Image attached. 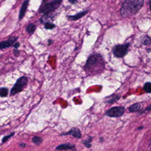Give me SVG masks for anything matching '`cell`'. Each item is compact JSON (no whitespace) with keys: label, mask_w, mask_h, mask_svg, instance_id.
I'll use <instances>...</instances> for the list:
<instances>
[{"label":"cell","mask_w":151,"mask_h":151,"mask_svg":"<svg viewBox=\"0 0 151 151\" xmlns=\"http://www.w3.org/2000/svg\"><path fill=\"white\" fill-rule=\"evenodd\" d=\"M19 45H20V44L19 42H15V44L13 45V47L15 49H18V48L19 47Z\"/></svg>","instance_id":"603a6c76"},{"label":"cell","mask_w":151,"mask_h":151,"mask_svg":"<svg viewBox=\"0 0 151 151\" xmlns=\"http://www.w3.org/2000/svg\"><path fill=\"white\" fill-rule=\"evenodd\" d=\"M8 94V89L6 87H1L0 88L1 97H6Z\"/></svg>","instance_id":"ac0fdd59"},{"label":"cell","mask_w":151,"mask_h":151,"mask_svg":"<svg viewBox=\"0 0 151 151\" xmlns=\"http://www.w3.org/2000/svg\"><path fill=\"white\" fill-rule=\"evenodd\" d=\"M68 2H70L71 4H76V3H77V2H78V1H73V0H69L68 1Z\"/></svg>","instance_id":"d4e9b609"},{"label":"cell","mask_w":151,"mask_h":151,"mask_svg":"<svg viewBox=\"0 0 151 151\" xmlns=\"http://www.w3.org/2000/svg\"><path fill=\"white\" fill-rule=\"evenodd\" d=\"M105 63L103 57L100 54H93L88 58L85 65L84 70L88 74H98L104 68Z\"/></svg>","instance_id":"6da1fadb"},{"label":"cell","mask_w":151,"mask_h":151,"mask_svg":"<svg viewBox=\"0 0 151 151\" xmlns=\"http://www.w3.org/2000/svg\"><path fill=\"white\" fill-rule=\"evenodd\" d=\"M32 141L34 143H35L37 145H40L42 142V139L40 137V136H35L32 137Z\"/></svg>","instance_id":"e0dca14e"},{"label":"cell","mask_w":151,"mask_h":151,"mask_svg":"<svg viewBox=\"0 0 151 151\" xmlns=\"http://www.w3.org/2000/svg\"><path fill=\"white\" fill-rule=\"evenodd\" d=\"M25 146H26L25 143H21V144H19V146L21 147H25Z\"/></svg>","instance_id":"484cf974"},{"label":"cell","mask_w":151,"mask_h":151,"mask_svg":"<svg viewBox=\"0 0 151 151\" xmlns=\"http://www.w3.org/2000/svg\"><path fill=\"white\" fill-rule=\"evenodd\" d=\"M150 11H151V4H150Z\"/></svg>","instance_id":"f546056e"},{"label":"cell","mask_w":151,"mask_h":151,"mask_svg":"<svg viewBox=\"0 0 151 151\" xmlns=\"http://www.w3.org/2000/svg\"><path fill=\"white\" fill-rule=\"evenodd\" d=\"M88 12V10L86 11H83L77 13L76 15H68V18L70 20H72V21H75V20H77L78 19H80L81 18H82L83 16H84Z\"/></svg>","instance_id":"8fae6325"},{"label":"cell","mask_w":151,"mask_h":151,"mask_svg":"<svg viewBox=\"0 0 151 151\" xmlns=\"http://www.w3.org/2000/svg\"><path fill=\"white\" fill-rule=\"evenodd\" d=\"M150 144L151 145V139H150Z\"/></svg>","instance_id":"4dcf8cb0"},{"label":"cell","mask_w":151,"mask_h":151,"mask_svg":"<svg viewBox=\"0 0 151 151\" xmlns=\"http://www.w3.org/2000/svg\"><path fill=\"white\" fill-rule=\"evenodd\" d=\"M53 18V15L52 14L49 13L47 14H44L41 18H40V21L41 23L45 24L47 22H50L49 20H51Z\"/></svg>","instance_id":"4fadbf2b"},{"label":"cell","mask_w":151,"mask_h":151,"mask_svg":"<svg viewBox=\"0 0 151 151\" xmlns=\"http://www.w3.org/2000/svg\"><path fill=\"white\" fill-rule=\"evenodd\" d=\"M120 98V96L118 94H112L107 97L105 103L108 104H113Z\"/></svg>","instance_id":"7c38bea8"},{"label":"cell","mask_w":151,"mask_h":151,"mask_svg":"<svg viewBox=\"0 0 151 151\" xmlns=\"http://www.w3.org/2000/svg\"><path fill=\"white\" fill-rule=\"evenodd\" d=\"M142 42L143 44L144 45H146V44H150L151 42V40H150V38L147 36H145L143 38H142Z\"/></svg>","instance_id":"44dd1931"},{"label":"cell","mask_w":151,"mask_h":151,"mask_svg":"<svg viewBox=\"0 0 151 151\" xmlns=\"http://www.w3.org/2000/svg\"><path fill=\"white\" fill-rule=\"evenodd\" d=\"M130 44H119L114 46L112 49L113 55L117 58H122L127 53Z\"/></svg>","instance_id":"5b68a950"},{"label":"cell","mask_w":151,"mask_h":151,"mask_svg":"<svg viewBox=\"0 0 151 151\" xmlns=\"http://www.w3.org/2000/svg\"><path fill=\"white\" fill-rule=\"evenodd\" d=\"M140 108V105L139 103H135L133 104L132 105H131L129 107V110L132 112V113H134V112H136L137 111L139 110Z\"/></svg>","instance_id":"9a60e30c"},{"label":"cell","mask_w":151,"mask_h":151,"mask_svg":"<svg viewBox=\"0 0 151 151\" xmlns=\"http://www.w3.org/2000/svg\"><path fill=\"white\" fill-rule=\"evenodd\" d=\"M143 127V126H142V127H139V128H138V129H142Z\"/></svg>","instance_id":"f1b7e54d"},{"label":"cell","mask_w":151,"mask_h":151,"mask_svg":"<svg viewBox=\"0 0 151 151\" xmlns=\"http://www.w3.org/2000/svg\"><path fill=\"white\" fill-rule=\"evenodd\" d=\"M28 83V78L25 76H22L18 78L16 83L11 89L10 94L14 95L18 93H19L23 90L24 87L27 85Z\"/></svg>","instance_id":"277c9868"},{"label":"cell","mask_w":151,"mask_h":151,"mask_svg":"<svg viewBox=\"0 0 151 151\" xmlns=\"http://www.w3.org/2000/svg\"><path fill=\"white\" fill-rule=\"evenodd\" d=\"M18 37H11L5 41H2L0 43V48L1 49H4L8 48L11 46H12L15 44V42L18 40Z\"/></svg>","instance_id":"ba28073f"},{"label":"cell","mask_w":151,"mask_h":151,"mask_svg":"<svg viewBox=\"0 0 151 151\" xmlns=\"http://www.w3.org/2000/svg\"><path fill=\"white\" fill-rule=\"evenodd\" d=\"M48 42H49V45H50V44L52 43V40H48Z\"/></svg>","instance_id":"83f0119b"},{"label":"cell","mask_w":151,"mask_h":151,"mask_svg":"<svg viewBox=\"0 0 151 151\" xmlns=\"http://www.w3.org/2000/svg\"><path fill=\"white\" fill-rule=\"evenodd\" d=\"M35 29L36 26L33 23L29 24L26 27V31L29 34H32L35 32Z\"/></svg>","instance_id":"5bb4252c"},{"label":"cell","mask_w":151,"mask_h":151,"mask_svg":"<svg viewBox=\"0 0 151 151\" xmlns=\"http://www.w3.org/2000/svg\"><path fill=\"white\" fill-rule=\"evenodd\" d=\"M143 1L127 0L123 2L120 8L121 15L126 17L137 13L143 6Z\"/></svg>","instance_id":"7a4b0ae2"},{"label":"cell","mask_w":151,"mask_h":151,"mask_svg":"<svg viewBox=\"0 0 151 151\" xmlns=\"http://www.w3.org/2000/svg\"><path fill=\"white\" fill-rule=\"evenodd\" d=\"M61 136H67V135H71L73 137L77 138V139H81V133L80 132V130L77 127H72L70 130H69L67 132L62 133Z\"/></svg>","instance_id":"52a82bcc"},{"label":"cell","mask_w":151,"mask_h":151,"mask_svg":"<svg viewBox=\"0 0 151 151\" xmlns=\"http://www.w3.org/2000/svg\"><path fill=\"white\" fill-rule=\"evenodd\" d=\"M125 111L123 106H114L107 110L105 113V116L110 117H119L122 116Z\"/></svg>","instance_id":"8992f818"},{"label":"cell","mask_w":151,"mask_h":151,"mask_svg":"<svg viewBox=\"0 0 151 151\" xmlns=\"http://www.w3.org/2000/svg\"><path fill=\"white\" fill-rule=\"evenodd\" d=\"M143 89L147 93H151V83H146L144 85Z\"/></svg>","instance_id":"d6986e66"},{"label":"cell","mask_w":151,"mask_h":151,"mask_svg":"<svg viewBox=\"0 0 151 151\" xmlns=\"http://www.w3.org/2000/svg\"><path fill=\"white\" fill-rule=\"evenodd\" d=\"M93 137L92 136H88L86 139H85L83 142V144L87 148H90L91 147V142L92 141Z\"/></svg>","instance_id":"2e32d148"},{"label":"cell","mask_w":151,"mask_h":151,"mask_svg":"<svg viewBox=\"0 0 151 151\" xmlns=\"http://www.w3.org/2000/svg\"><path fill=\"white\" fill-rule=\"evenodd\" d=\"M146 110H147V111H149V110H151V104L148 107H147V109H146Z\"/></svg>","instance_id":"4316f807"},{"label":"cell","mask_w":151,"mask_h":151,"mask_svg":"<svg viewBox=\"0 0 151 151\" xmlns=\"http://www.w3.org/2000/svg\"><path fill=\"white\" fill-rule=\"evenodd\" d=\"M15 134V132H12L11 133H10L9 134L7 135V136H5L2 140V143H4L5 142H6L9 139H10L11 137H12Z\"/></svg>","instance_id":"7402d4cb"},{"label":"cell","mask_w":151,"mask_h":151,"mask_svg":"<svg viewBox=\"0 0 151 151\" xmlns=\"http://www.w3.org/2000/svg\"><path fill=\"white\" fill-rule=\"evenodd\" d=\"M62 2L61 0H52L50 1H43L40 6L38 11L40 13L44 14L51 13L58 8Z\"/></svg>","instance_id":"3957f363"},{"label":"cell","mask_w":151,"mask_h":151,"mask_svg":"<svg viewBox=\"0 0 151 151\" xmlns=\"http://www.w3.org/2000/svg\"><path fill=\"white\" fill-rule=\"evenodd\" d=\"M55 27V25L52 22H48L44 24V28L47 29H52Z\"/></svg>","instance_id":"ffe728a7"},{"label":"cell","mask_w":151,"mask_h":151,"mask_svg":"<svg viewBox=\"0 0 151 151\" xmlns=\"http://www.w3.org/2000/svg\"><path fill=\"white\" fill-rule=\"evenodd\" d=\"M29 1L28 0L24 1L22 4V6L21 8L19 13V17H18V19L19 20H21L25 15V14L26 12L27 7H28V5Z\"/></svg>","instance_id":"30bf717a"},{"label":"cell","mask_w":151,"mask_h":151,"mask_svg":"<svg viewBox=\"0 0 151 151\" xmlns=\"http://www.w3.org/2000/svg\"><path fill=\"white\" fill-rule=\"evenodd\" d=\"M55 149L57 150H73V151L76 150V146L71 143H66L58 145Z\"/></svg>","instance_id":"9c48e42d"},{"label":"cell","mask_w":151,"mask_h":151,"mask_svg":"<svg viewBox=\"0 0 151 151\" xmlns=\"http://www.w3.org/2000/svg\"><path fill=\"white\" fill-rule=\"evenodd\" d=\"M14 54L15 55H18L19 54V51L18 50V49H14Z\"/></svg>","instance_id":"cb8c5ba5"}]
</instances>
